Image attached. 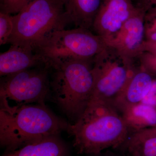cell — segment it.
Returning a JSON list of instances; mask_svg holds the SVG:
<instances>
[{"instance_id":"1","label":"cell","mask_w":156,"mask_h":156,"mask_svg":"<svg viewBox=\"0 0 156 156\" xmlns=\"http://www.w3.org/2000/svg\"><path fill=\"white\" fill-rule=\"evenodd\" d=\"M66 131L73 137V145L78 154L89 155L109 148H119L130 134L119 111L104 101L89 103L80 118L69 123Z\"/></svg>"},{"instance_id":"2","label":"cell","mask_w":156,"mask_h":156,"mask_svg":"<svg viewBox=\"0 0 156 156\" xmlns=\"http://www.w3.org/2000/svg\"><path fill=\"white\" fill-rule=\"evenodd\" d=\"M69 123L45 105L33 104L11 110L0 109V144L12 151L67 131Z\"/></svg>"},{"instance_id":"3","label":"cell","mask_w":156,"mask_h":156,"mask_svg":"<svg viewBox=\"0 0 156 156\" xmlns=\"http://www.w3.org/2000/svg\"><path fill=\"white\" fill-rule=\"evenodd\" d=\"M93 58L71 60L53 69L51 93L73 124L82 116L91 99L94 85Z\"/></svg>"},{"instance_id":"4","label":"cell","mask_w":156,"mask_h":156,"mask_svg":"<svg viewBox=\"0 0 156 156\" xmlns=\"http://www.w3.org/2000/svg\"><path fill=\"white\" fill-rule=\"evenodd\" d=\"M32 48L42 63L53 70L71 60L91 59L107 47L90 30L75 28L54 32Z\"/></svg>"},{"instance_id":"5","label":"cell","mask_w":156,"mask_h":156,"mask_svg":"<svg viewBox=\"0 0 156 156\" xmlns=\"http://www.w3.org/2000/svg\"><path fill=\"white\" fill-rule=\"evenodd\" d=\"M14 30L8 44L32 47L50 34L72 24L64 0H35L13 16Z\"/></svg>"},{"instance_id":"6","label":"cell","mask_w":156,"mask_h":156,"mask_svg":"<svg viewBox=\"0 0 156 156\" xmlns=\"http://www.w3.org/2000/svg\"><path fill=\"white\" fill-rule=\"evenodd\" d=\"M50 70L43 64L2 77L1 109L11 110L33 104L45 105V99L51 92Z\"/></svg>"},{"instance_id":"7","label":"cell","mask_w":156,"mask_h":156,"mask_svg":"<svg viewBox=\"0 0 156 156\" xmlns=\"http://www.w3.org/2000/svg\"><path fill=\"white\" fill-rule=\"evenodd\" d=\"M137 67L135 62L123 58L108 47L95 56L94 88L89 103L104 101L113 105Z\"/></svg>"},{"instance_id":"8","label":"cell","mask_w":156,"mask_h":156,"mask_svg":"<svg viewBox=\"0 0 156 156\" xmlns=\"http://www.w3.org/2000/svg\"><path fill=\"white\" fill-rule=\"evenodd\" d=\"M145 15L144 11L136 8L114 36L105 41L107 47L123 58L135 62L145 50Z\"/></svg>"},{"instance_id":"9","label":"cell","mask_w":156,"mask_h":156,"mask_svg":"<svg viewBox=\"0 0 156 156\" xmlns=\"http://www.w3.org/2000/svg\"><path fill=\"white\" fill-rule=\"evenodd\" d=\"M133 0H102L91 29L104 41L111 38L134 14Z\"/></svg>"},{"instance_id":"10","label":"cell","mask_w":156,"mask_h":156,"mask_svg":"<svg viewBox=\"0 0 156 156\" xmlns=\"http://www.w3.org/2000/svg\"><path fill=\"white\" fill-rule=\"evenodd\" d=\"M43 64L31 45L11 44L9 50L0 54V75H9Z\"/></svg>"},{"instance_id":"11","label":"cell","mask_w":156,"mask_h":156,"mask_svg":"<svg viewBox=\"0 0 156 156\" xmlns=\"http://www.w3.org/2000/svg\"><path fill=\"white\" fill-rule=\"evenodd\" d=\"M153 76L138 64L113 105L121 112L127 107L140 103L147 95L152 84Z\"/></svg>"},{"instance_id":"12","label":"cell","mask_w":156,"mask_h":156,"mask_svg":"<svg viewBox=\"0 0 156 156\" xmlns=\"http://www.w3.org/2000/svg\"><path fill=\"white\" fill-rule=\"evenodd\" d=\"M65 9L76 28L91 30L102 0H64Z\"/></svg>"},{"instance_id":"13","label":"cell","mask_w":156,"mask_h":156,"mask_svg":"<svg viewBox=\"0 0 156 156\" xmlns=\"http://www.w3.org/2000/svg\"><path fill=\"white\" fill-rule=\"evenodd\" d=\"M2 156H70L69 148L59 135L47 137Z\"/></svg>"},{"instance_id":"14","label":"cell","mask_w":156,"mask_h":156,"mask_svg":"<svg viewBox=\"0 0 156 156\" xmlns=\"http://www.w3.org/2000/svg\"><path fill=\"white\" fill-rule=\"evenodd\" d=\"M121 112L129 133L156 126V108L140 102L127 107Z\"/></svg>"},{"instance_id":"15","label":"cell","mask_w":156,"mask_h":156,"mask_svg":"<svg viewBox=\"0 0 156 156\" xmlns=\"http://www.w3.org/2000/svg\"><path fill=\"white\" fill-rule=\"evenodd\" d=\"M119 148L131 156H156V135L148 136L136 131L129 134Z\"/></svg>"},{"instance_id":"16","label":"cell","mask_w":156,"mask_h":156,"mask_svg":"<svg viewBox=\"0 0 156 156\" xmlns=\"http://www.w3.org/2000/svg\"><path fill=\"white\" fill-rule=\"evenodd\" d=\"M145 29V51H148L156 45V11L145 13L144 17Z\"/></svg>"},{"instance_id":"17","label":"cell","mask_w":156,"mask_h":156,"mask_svg":"<svg viewBox=\"0 0 156 156\" xmlns=\"http://www.w3.org/2000/svg\"><path fill=\"white\" fill-rule=\"evenodd\" d=\"M13 16L0 12V45L8 44L14 30Z\"/></svg>"},{"instance_id":"18","label":"cell","mask_w":156,"mask_h":156,"mask_svg":"<svg viewBox=\"0 0 156 156\" xmlns=\"http://www.w3.org/2000/svg\"><path fill=\"white\" fill-rule=\"evenodd\" d=\"M34 0H0L1 11L9 14H17Z\"/></svg>"},{"instance_id":"19","label":"cell","mask_w":156,"mask_h":156,"mask_svg":"<svg viewBox=\"0 0 156 156\" xmlns=\"http://www.w3.org/2000/svg\"><path fill=\"white\" fill-rule=\"evenodd\" d=\"M136 60L144 69L153 76H156V52H143Z\"/></svg>"},{"instance_id":"20","label":"cell","mask_w":156,"mask_h":156,"mask_svg":"<svg viewBox=\"0 0 156 156\" xmlns=\"http://www.w3.org/2000/svg\"><path fill=\"white\" fill-rule=\"evenodd\" d=\"M136 8L144 11L145 13L151 11H156V0H133Z\"/></svg>"},{"instance_id":"21","label":"cell","mask_w":156,"mask_h":156,"mask_svg":"<svg viewBox=\"0 0 156 156\" xmlns=\"http://www.w3.org/2000/svg\"><path fill=\"white\" fill-rule=\"evenodd\" d=\"M141 102L156 108V79H154L150 89Z\"/></svg>"},{"instance_id":"22","label":"cell","mask_w":156,"mask_h":156,"mask_svg":"<svg viewBox=\"0 0 156 156\" xmlns=\"http://www.w3.org/2000/svg\"><path fill=\"white\" fill-rule=\"evenodd\" d=\"M142 134L148 136L156 135V126L139 131Z\"/></svg>"},{"instance_id":"23","label":"cell","mask_w":156,"mask_h":156,"mask_svg":"<svg viewBox=\"0 0 156 156\" xmlns=\"http://www.w3.org/2000/svg\"><path fill=\"white\" fill-rule=\"evenodd\" d=\"M90 156H118L116 155L115 154L111 152L106 151L105 152L100 153L97 154L92 155Z\"/></svg>"},{"instance_id":"24","label":"cell","mask_w":156,"mask_h":156,"mask_svg":"<svg viewBox=\"0 0 156 156\" xmlns=\"http://www.w3.org/2000/svg\"><path fill=\"white\" fill-rule=\"evenodd\" d=\"M150 52H156V45L151 48Z\"/></svg>"}]
</instances>
